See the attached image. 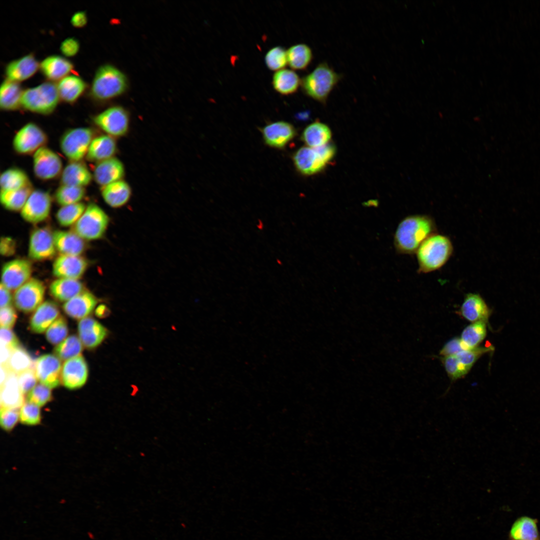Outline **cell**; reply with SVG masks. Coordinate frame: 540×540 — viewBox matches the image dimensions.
<instances>
[{
  "label": "cell",
  "instance_id": "obj_1",
  "mask_svg": "<svg viewBox=\"0 0 540 540\" xmlns=\"http://www.w3.org/2000/svg\"><path fill=\"white\" fill-rule=\"evenodd\" d=\"M434 219L426 214L406 216L398 224L394 236V245L399 254H416L421 244L436 232Z\"/></svg>",
  "mask_w": 540,
  "mask_h": 540
},
{
  "label": "cell",
  "instance_id": "obj_2",
  "mask_svg": "<svg viewBox=\"0 0 540 540\" xmlns=\"http://www.w3.org/2000/svg\"><path fill=\"white\" fill-rule=\"evenodd\" d=\"M454 247L446 236L436 232L428 238L416 252L420 274H426L442 268L451 257Z\"/></svg>",
  "mask_w": 540,
  "mask_h": 540
},
{
  "label": "cell",
  "instance_id": "obj_3",
  "mask_svg": "<svg viewBox=\"0 0 540 540\" xmlns=\"http://www.w3.org/2000/svg\"><path fill=\"white\" fill-rule=\"evenodd\" d=\"M342 78V74L324 62L301 79L300 86L306 96L326 104L330 93Z\"/></svg>",
  "mask_w": 540,
  "mask_h": 540
},
{
  "label": "cell",
  "instance_id": "obj_4",
  "mask_svg": "<svg viewBox=\"0 0 540 540\" xmlns=\"http://www.w3.org/2000/svg\"><path fill=\"white\" fill-rule=\"evenodd\" d=\"M128 86V80L124 74L112 65L105 64L97 70L91 92L96 99L107 100L122 95Z\"/></svg>",
  "mask_w": 540,
  "mask_h": 540
},
{
  "label": "cell",
  "instance_id": "obj_5",
  "mask_svg": "<svg viewBox=\"0 0 540 540\" xmlns=\"http://www.w3.org/2000/svg\"><path fill=\"white\" fill-rule=\"evenodd\" d=\"M336 152L335 146L331 144L316 148L303 146L294 154L293 161L299 172L310 176L322 171L334 158Z\"/></svg>",
  "mask_w": 540,
  "mask_h": 540
},
{
  "label": "cell",
  "instance_id": "obj_6",
  "mask_svg": "<svg viewBox=\"0 0 540 540\" xmlns=\"http://www.w3.org/2000/svg\"><path fill=\"white\" fill-rule=\"evenodd\" d=\"M59 96L56 86L50 82H45L24 90L22 95L21 105L30 112L48 114L56 108Z\"/></svg>",
  "mask_w": 540,
  "mask_h": 540
},
{
  "label": "cell",
  "instance_id": "obj_7",
  "mask_svg": "<svg viewBox=\"0 0 540 540\" xmlns=\"http://www.w3.org/2000/svg\"><path fill=\"white\" fill-rule=\"evenodd\" d=\"M109 221L106 212L96 204L91 202L74 224L72 232L84 240L100 239L104 236Z\"/></svg>",
  "mask_w": 540,
  "mask_h": 540
},
{
  "label": "cell",
  "instance_id": "obj_8",
  "mask_svg": "<svg viewBox=\"0 0 540 540\" xmlns=\"http://www.w3.org/2000/svg\"><path fill=\"white\" fill-rule=\"evenodd\" d=\"M94 138V132L90 128H70L62 136L60 148L63 154L70 161H80L86 157Z\"/></svg>",
  "mask_w": 540,
  "mask_h": 540
},
{
  "label": "cell",
  "instance_id": "obj_9",
  "mask_svg": "<svg viewBox=\"0 0 540 540\" xmlns=\"http://www.w3.org/2000/svg\"><path fill=\"white\" fill-rule=\"evenodd\" d=\"M94 124L105 133L114 138L125 136L128 132L130 118L128 112L121 106L105 110L93 118Z\"/></svg>",
  "mask_w": 540,
  "mask_h": 540
},
{
  "label": "cell",
  "instance_id": "obj_10",
  "mask_svg": "<svg viewBox=\"0 0 540 540\" xmlns=\"http://www.w3.org/2000/svg\"><path fill=\"white\" fill-rule=\"evenodd\" d=\"M47 141L44 131L36 124L28 122L17 132L13 138L12 146L19 154H30L45 146Z\"/></svg>",
  "mask_w": 540,
  "mask_h": 540
},
{
  "label": "cell",
  "instance_id": "obj_11",
  "mask_svg": "<svg viewBox=\"0 0 540 540\" xmlns=\"http://www.w3.org/2000/svg\"><path fill=\"white\" fill-rule=\"evenodd\" d=\"M45 286L40 280L32 278L18 288L14 296V302L19 310L32 312L42 303Z\"/></svg>",
  "mask_w": 540,
  "mask_h": 540
},
{
  "label": "cell",
  "instance_id": "obj_12",
  "mask_svg": "<svg viewBox=\"0 0 540 540\" xmlns=\"http://www.w3.org/2000/svg\"><path fill=\"white\" fill-rule=\"evenodd\" d=\"M60 158L54 151L44 146L33 154V170L36 176L41 180H50L62 172Z\"/></svg>",
  "mask_w": 540,
  "mask_h": 540
},
{
  "label": "cell",
  "instance_id": "obj_13",
  "mask_svg": "<svg viewBox=\"0 0 540 540\" xmlns=\"http://www.w3.org/2000/svg\"><path fill=\"white\" fill-rule=\"evenodd\" d=\"M52 200L48 192L34 190L21 210L22 218L32 224L44 221L50 214Z\"/></svg>",
  "mask_w": 540,
  "mask_h": 540
},
{
  "label": "cell",
  "instance_id": "obj_14",
  "mask_svg": "<svg viewBox=\"0 0 540 540\" xmlns=\"http://www.w3.org/2000/svg\"><path fill=\"white\" fill-rule=\"evenodd\" d=\"M53 234L47 228H38L32 232L30 238L28 256L35 260L52 258L56 254Z\"/></svg>",
  "mask_w": 540,
  "mask_h": 540
},
{
  "label": "cell",
  "instance_id": "obj_15",
  "mask_svg": "<svg viewBox=\"0 0 540 540\" xmlns=\"http://www.w3.org/2000/svg\"><path fill=\"white\" fill-rule=\"evenodd\" d=\"M32 272L31 262L25 259H15L4 264L1 284L10 290H17L30 279Z\"/></svg>",
  "mask_w": 540,
  "mask_h": 540
},
{
  "label": "cell",
  "instance_id": "obj_16",
  "mask_svg": "<svg viewBox=\"0 0 540 540\" xmlns=\"http://www.w3.org/2000/svg\"><path fill=\"white\" fill-rule=\"evenodd\" d=\"M38 381L50 388L58 387L61 380L62 364L60 359L52 354L38 358L34 364Z\"/></svg>",
  "mask_w": 540,
  "mask_h": 540
},
{
  "label": "cell",
  "instance_id": "obj_17",
  "mask_svg": "<svg viewBox=\"0 0 540 540\" xmlns=\"http://www.w3.org/2000/svg\"><path fill=\"white\" fill-rule=\"evenodd\" d=\"M88 376L87 364L82 355L66 360L62 366L61 381L68 389L81 388L85 384Z\"/></svg>",
  "mask_w": 540,
  "mask_h": 540
},
{
  "label": "cell",
  "instance_id": "obj_18",
  "mask_svg": "<svg viewBox=\"0 0 540 540\" xmlns=\"http://www.w3.org/2000/svg\"><path fill=\"white\" fill-rule=\"evenodd\" d=\"M88 264L87 260L80 256L61 254L53 264L52 273L58 278L78 280L84 274Z\"/></svg>",
  "mask_w": 540,
  "mask_h": 540
},
{
  "label": "cell",
  "instance_id": "obj_19",
  "mask_svg": "<svg viewBox=\"0 0 540 540\" xmlns=\"http://www.w3.org/2000/svg\"><path fill=\"white\" fill-rule=\"evenodd\" d=\"M262 133L266 144L272 148H282L294 138L296 131L290 124L278 121L265 126L262 129Z\"/></svg>",
  "mask_w": 540,
  "mask_h": 540
},
{
  "label": "cell",
  "instance_id": "obj_20",
  "mask_svg": "<svg viewBox=\"0 0 540 540\" xmlns=\"http://www.w3.org/2000/svg\"><path fill=\"white\" fill-rule=\"evenodd\" d=\"M124 174L123 163L114 156L96 163L92 176L95 182L102 187L122 180Z\"/></svg>",
  "mask_w": 540,
  "mask_h": 540
},
{
  "label": "cell",
  "instance_id": "obj_21",
  "mask_svg": "<svg viewBox=\"0 0 540 540\" xmlns=\"http://www.w3.org/2000/svg\"><path fill=\"white\" fill-rule=\"evenodd\" d=\"M78 334L83 346L88 348L98 346L106 338L108 330L94 318L87 316L78 323Z\"/></svg>",
  "mask_w": 540,
  "mask_h": 540
},
{
  "label": "cell",
  "instance_id": "obj_22",
  "mask_svg": "<svg viewBox=\"0 0 540 540\" xmlns=\"http://www.w3.org/2000/svg\"><path fill=\"white\" fill-rule=\"evenodd\" d=\"M460 312L464 318L472 322H487L491 310L479 294L468 293L464 296Z\"/></svg>",
  "mask_w": 540,
  "mask_h": 540
},
{
  "label": "cell",
  "instance_id": "obj_23",
  "mask_svg": "<svg viewBox=\"0 0 540 540\" xmlns=\"http://www.w3.org/2000/svg\"><path fill=\"white\" fill-rule=\"evenodd\" d=\"M98 302L97 298L90 292L84 290L66 302L62 306L64 312L70 318L81 320L94 310Z\"/></svg>",
  "mask_w": 540,
  "mask_h": 540
},
{
  "label": "cell",
  "instance_id": "obj_24",
  "mask_svg": "<svg viewBox=\"0 0 540 540\" xmlns=\"http://www.w3.org/2000/svg\"><path fill=\"white\" fill-rule=\"evenodd\" d=\"M60 184L84 188L91 182L93 176L86 165L80 161H70L62 170Z\"/></svg>",
  "mask_w": 540,
  "mask_h": 540
},
{
  "label": "cell",
  "instance_id": "obj_25",
  "mask_svg": "<svg viewBox=\"0 0 540 540\" xmlns=\"http://www.w3.org/2000/svg\"><path fill=\"white\" fill-rule=\"evenodd\" d=\"M59 314V308L56 302L50 300L43 302L30 318L32 330L36 334L44 332L58 317Z\"/></svg>",
  "mask_w": 540,
  "mask_h": 540
},
{
  "label": "cell",
  "instance_id": "obj_26",
  "mask_svg": "<svg viewBox=\"0 0 540 540\" xmlns=\"http://www.w3.org/2000/svg\"><path fill=\"white\" fill-rule=\"evenodd\" d=\"M117 150L114 138L106 134L94 137L88 148L86 158L96 163L114 157Z\"/></svg>",
  "mask_w": 540,
  "mask_h": 540
},
{
  "label": "cell",
  "instance_id": "obj_27",
  "mask_svg": "<svg viewBox=\"0 0 540 540\" xmlns=\"http://www.w3.org/2000/svg\"><path fill=\"white\" fill-rule=\"evenodd\" d=\"M53 238L56 249L62 254L80 256L86 248L84 239L74 232L57 230Z\"/></svg>",
  "mask_w": 540,
  "mask_h": 540
},
{
  "label": "cell",
  "instance_id": "obj_28",
  "mask_svg": "<svg viewBox=\"0 0 540 540\" xmlns=\"http://www.w3.org/2000/svg\"><path fill=\"white\" fill-rule=\"evenodd\" d=\"M23 395L18 384V374L9 370L6 380L0 384L1 408L21 407L24 403Z\"/></svg>",
  "mask_w": 540,
  "mask_h": 540
},
{
  "label": "cell",
  "instance_id": "obj_29",
  "mask_svg": "<svg viewBox=\"0 0 540 540\" xmlns=\"http://www.w3.org/2000/svg\"><path fill=\"white\" fill-rule=\"evenodd\" d=\"M101 194L110 207L118 208L124 206L132 196L130 184L123 180L101 187Z\"/></svg>",
  "mask_w": 540,
  "mask_h": 540
},
{
  "label": "cell",
  "instance_id": "obj_30",
  "mask_svg": "<svg viewBox=\"0 0 540 540\" xmlns=\"http://www.w3.org/2000/svg\"><path fill=\"white\" fill-rule=\"evenodd\" d=\"M38 68V62L30 54L10 62L6 68V72L8 80L17 82L32 76Z\"/></svg>",
  "mask_w": 540,
  "mask_h": 540
},
{
  "label": "cell",
  "instance_id": "obj_31",
  "mask_svg": "<svg viewBox=\"0 0 540 540\" xmlns=\"http://www.w3.org/2000/svg\"><path fill=\"white\" fill-rule=\"evenodd\" d=\"M83 284L78 280L60 278L53 281L50 286L52 296L60 302H67L83 291Z\"/></svg>",
  "mask_w": 540,
  "mask_h": 540
},
{
  "label": "cell",
  "instance_id": "obj_32",
  "mask_svg": "<svg viewBox=\"0 0 540 540\" xmlns=\"http://www.w3.org/2000/svg\"><path fill=\"white\" fill-rule=\"evenodd\" d=\"M510 540H540L538 520L527 516L516 519L509 532Z\"/></svg>",
  "mask_w": 540,
  "mask_h": 540
},
{
  "label": "cell",
  "instance_id": "obj_33",
  "mask_svg": "<svg viewBox=\"0 0 540 540\" xmlns=\"http://www.w3.org/2000/svg\"><path fill=\"white\" fill-rule=\"evenodd\" d=\"M301 84V79L293 70L283 68L274 72L272 78L274 90L282 95L294 94Z\"/></svg>",
  "mask_w": 540,
  "mask_h": 540
},
{
  "label": "cell",
  "instance_id": "obj_34",
  "mask_svg": "<svg viewBox=\"0 0 540 540\" xmlns=\"http://www.w3.org/2000/svg\"><path fill=\"white\" fill-rule=\"evenodd\" d=\"M332 137L330 128L326 124L315 122L308 126L302 134V140L308 146L316 148L328 144Z\"/></svg>",
  "mask_w": 540,
  "mask_h": 540
},
{
  "label": "cell",
  "instance_id": "obj_35",
  "mask_svg": "<svg viewBox=\"0 0 540 540\" xmlns=\"http://www.w3.org/2000/svg\"><path fill=\"white\" fill-rule=\"evenodd\" d=\"M19 84L8 79L2 83L0 90V106L5 110H17L21 105L22 95Z\"/></svg>",
  "mask_w": 540,
  "mask_h": 540
},
{
  "label": "cell",
  "instance_id": "obj_36",
  "mask_svg": "<svg viewBox=\"0 0 540 540\" xmlns=\"http://www.w3.org/2000/svg\"><path fill=\"white\" fill-rule=\"evenodd\" d=\"M44 74L48 79L57 80L68 74L73 68L72 64L66 59L52 56L44 59L40 64Z\"/></svg>",
  "mask_w": 540,
  "mask_h": 540
},
{
  "label": "cell",
  "instance_id": "obj_37",
  "mask_svg": "<svg viewBox=\"0 0 540 540\" xmlns=\"http://www.w3.org/2000/svg\"><path fill=\"white\" fill-rule=\"evenodd\" d=\"M288 64L294 70L306 69L313 60L310 48L305 44H294L286 50Z\"/></svg>",
  "mask_w": 540,
  "mask_h": 540
},
{
  "label": "cell",
  "instance_id": "obj_38",
  "mask_svg": "<svg viewBox=\"0 0 540 540\" xmlns=\"http://www.w3.org/2000/svg\"><path fill=\"white\" fill-rule=\"evenodd\" d=\"M57 88L60 98L67 102L72 103L82 94L85 90L86 84L79 77L70 76L63 78L59 82Z\"/></svg>",
  "mask_w": 540,
  "mask_h": 540
},
{
  "label": "cell",
  "instance_id": "obj_39",
  "mask_svg": "<svg viewBox=\"0 0 540 540\" xmlns=\"http://www.w3.org/2000/svg\"><path fill=\"white\" fill-rule=\"evenodd\" d=\"M33 190L31 184L18 190H0V202L8 210H22Z\"/></svg>",
  "mask_w": 540,
  "mask_h": 540
},
{
  "label": "cell",
  "instance_id": "obj_40",
  "mask_svg": "<svg viewBox=\"0 0 540 540\" xmlns=\"http://www.w3.org/2000/svg\"><path fill=\"white\" fill-rule=\"evenodd\" d=\"M31 184L26 172L18 168H8L0 174V190H18Z\"/></svg>",
  "mask_w": 540,
  "mask_h": 540
},
{
  "label": "cell",
  "instance_id": "obj_41",
  "mask_svg": "<svg viewBox=\"0 0 540 540\" xmlns=\"http://www.w3.org/2000/svg\"><path fill=\"white\" fill-rule=\"evenodd\" d=\"M486 324L482 321L472 322L463 330L460 338L467 350L477 347L485 338Z\"/></svg>",
  "mask_w": 540,
  "mask_h": 540
},
{
  "label": "cell",
  "instance_id": "obj_42",
  "mask_svg": "<svg viewBox=\"0 0 540 540\" xmlns=\"http://www.w3.org/2000/svg\"><path fill=\"white\" fill-rule=\"evenodd\" d=\"M83 344L76 335H70L56 346L55 355L61 360H67L80 355Z\"/></svg>",
  "mask_w": 540,
  "mask_h": 540
},
{
  "label": "cell",
  "instance_id": "obj_43",
  "mask_svg": "<svg viewBox=\"0 0 540 540\" xmlns=\"http://www.w3.org/2000/svg\"><path fill=\"white\" fill-rule=\"evenodd\" d=\"M86 194L84 188L61 184L56 190L54 198L57 203L62 206L80 202Z\"/></svg>",
  "mask_w": 540,
  "mask_h": 540
},
{
  "label": "cell",
  "instance_id": "obj_44",
  "mask_svg": "<svg viewBox=\"0 0 540 540\" xmlns=\"http://www.w3.org/2000/svg\"><path fill=\"white\" fill-rule=\"evenodd\" d=\"M86 208L85 204L81 202L62 206L56 212V220L63 226H71L78 220Z\"/></svg>",
  "mask_w": 540,
  "mask_h": 540
},
{
  "label": "cell",
  "instance_id": "obj_45",
  "mask_svg": "<svg viewBox=\"0 0 540 540\" xmlns=\"http://www.w3.org/2000/svg\"><path fill=\"white\" fill-rule=\"evenodd\" d=\"M32 358L28 352L21 346L13 350L6 364L7 368L16 374L30 368Z\"/></svg>",
  "mask_w": 540,
  "mask_h": 540
},
{
  "label": "cell",
  "instance_id": "obj_46",
  "mask_svg": "<svg viewBox=\"0 0 540 540\" xmlns=\"http://www.w3.org/2000/svg\"><path fill=\"white\" fill-rule=\"evenodd\" d=\"M68 334V328L66 319L60 316L46 330V337L50 343L58 345L66 338Z\"/></svg>",
  "mask_w": 540,
  "mask_h": 540
},
{
  "label": "cell",
  "instance_id": "obj_47",
  "mask_svg": "<svg viewBox=\"0 0 540 540\" xmlns=\"http://www.w3.org/2000/svg\"><path fill=\"white\" fill-rule=\"evenodd\" d=\"M264 61L271 70L276 72L282 70L288 64L286 50L280 46L274 47L266 54Z\"/></svg>",
  "mask_w": 540,
  "mask_h": 540
},
{
  "label": "cell",
  "instance_id": "obj_48",
  "mask_svg": "<svg viewBox=\"0 0 540 540\" xmlns=\"http://www.w3.org/2000/svg\"><path fill=\"white\" fill-rule=\"evenodd\" d=\"M494 350L492 346H477L476 348L462 351L455 356L460 362L470 370L476 361L485 353L492 352Z\"/></svg>",
  "mask_w": 540,
  "mask_h": 540
},
{
  "label": "cell",
  "instance_id": "obj_49",
  "mask_svg": "<svg viewBox=\"0 0 540 540\" xmlns=\"http://www.w3.org/2000/svg\"><path fill=\"white\" fill-rule=\"evenodd\" d=\"M20 420L22 424L34 426L41 421L40 407L28 402H24L20 410Z\"/></svg>",
  "mask_w": 540,
  "mask_h": 540
},
{
  "label": "cell",
  "instance_id": "obj_50",
  "mask_svg": "<svg viewBox=\"0 0 540 540\" xmlns=\"http://www.w3.org/2000/svg\"><path fill=\"white\" fill-rule=\"evenodd\" d=\"M442 361L448 376L452 380L464 376L470 370L460 362L455 355L444 356Z\"/></svg>",
  "mask_w": 540,
  "mask_h": 540
},
{
  "label": "cell",
  "instance_id": "obj_51",
  "mask_svg": "<svg viewBox=\"0 0 540 540\" xmlns=\"http://www.w3.org/2000/svg\"><path fill=\"white\" fill-rule=\"evenodd\" d=\"M52 399L50 388L40 384L36 385L28 394L26 401L38 406H44Z\"/></svg>",
  "mask_w": 540,
  "mask_h": 540
},
{
  "label": "cell",
  "instance_id": "obj_52",
  "mask_svg": "<svg viewBox=\"0 0 540 540\" xmlns=\"http://www.w3.org/2000/svg\"><path fill=\"white\" fill-rule=\"evenodd\" d=\"M20 420L18 408H1L0 426L6 431L11 430Z\"/></svg>",
  "mask_w": 540,
  "mask_h": 540
},
{
  "label": "cell",
  "instance_id": "obj_53",
  "mask_svg": "<svg viewBox=\"0 0 540 540\" xmlns=\"http://www.w3.org/2000/svg\"><path fill=\"white\" fill-rule=\"evenodd\" d=\"M18 378L23 394H28L36 385L38 380L35 370L31 368L18 374Z\"/></svg>",
  "mask_w": 540,
  "mask_h": 540
},
{
  "label": "cell",
  "instance_id": "obj_54",
  "mask_svg": "<svg viewBox=\"0 0 540 540\" xmlns=\"http://www.w3.org/2000/svg\"><path fill=\"white\" fill-rule=\"evenodd\" d=\"M0 345L6 346L12 350L20 346L18 338L10 328H0Z\"/></svg>",
  "mask_w": 540,
  "mask_h": 540
},
{
  "label": "cell",
  "instance_id": "obj_55",
  "mask_svg": "<svg viewBox=\"0 0 540 540\" xmlns=\"http://www.w3.org/2000/svg\"><path fill=\"white\" fill-rule=\"evenodd\" d=\"M467 350L460 338H455L446 342L440 351V354L444 356L456 355L458 353Z\"/></svg>",
  "mask_w": 540,
  "mask_h": 540
},
{
  "label": "cell",
  "instance_id": "obj_56",
  "mask_svg": "<svg viewBox=\"0 0 540 540\" xmlns=\"http://www.w3.org/2000/svg\"><path fill=\"white\" fill-rule=\"evenodd\" d=\"M16 312L12 306L0 308V328H12L16 322Z\"/></svg>",
  "mask_w": 540,
  "mask_h": 540
},
{
  "label": "cell",
  "instance_id": "obj_57",
  "mask_svg": "<svg viewBox=\"0 0 540 540\" xmlns=\"http://www.w3.org/2000/svg\"><path fill=\"white\" fill-rule=\"evenodd\" d=\"M79 43L74 38H68L64 40L60 46L62 54L68 56H74L79 50Z\"/></svg>",
  "mask_w": 540,
  "mask_h": 540
},
{
  "label": "cell",
  "instance_id": "obj_58",
  "mask_svg": "<svg viewBox=\"0 0 540 540\" xmlns=\"http://www.w3.org/2000/svg\"><path fill=\"white\" fill-rule=\"evenodd\" d=\"M16 250V242L10 237L1 238L0 252L2 256H8L13 255Z\"/></svg>",
  "mask_w": 540,
  "mask_h": 540
},
{
  "label": "cell",
  "instance_id": "obj_59",
  "mask_svg": "<svg viewBox=\"0 0 540 540\" xmlns=\"http://www.w3.org/2000/svg\"><path fill=\"white\" fill-rule=\"evenodd\" d=\"M0 308L10 306L12 303V296L10 292V290L6 288L2 284L0 286Z\"/></svg>",
  "mask_w": 540,
  "mask_h": 540
},
{
  "label": "cell",
  "instance_id": "obj_60",
  "mask_svg": "<svg viewBox=\"0 0 540 540\" xmlns=\"http://www.w3.org/2000/svg\"><path fill=\"white\" fill-rule=\"evenodd\" d=\"M71 22L72 24L76 27L80 28L84 26L87 22L86 13L84 12H76L72 16Z\"/></svg>",
  "mask_w": 540,
  "mask_h": 540
},
{
  "label": "cell",
  "instance_id": "obj_61",
  "mask_svg": "<svg viewBox=\"0 0 540 540\" xmlns=\"http://www.w3.org/2000/svg\"><path fill=\"white\" fill-rule=\"evenodd\" d=\"M12 350L2 345H0V365H6L7 363Z\"/></svg>",
  "mask_w": 540,
  "mask_h": 540
},
{
  "label": "cell",
  "instance_id": "obj_62",
  "mask_svg": "<svg viewBox=\"0 0 540 540\" xmlns=\"http://www.w3.org/2000/svg\"><path fill=\"white\" fill-rule=\"evenodd\" d=\"M109 308L104 304L99 305L96 310V315L100 318L108 316L110 314Z\"/></svg>",
  "mask_w": 540,
  "mask_h": 540
}]
</instances>
